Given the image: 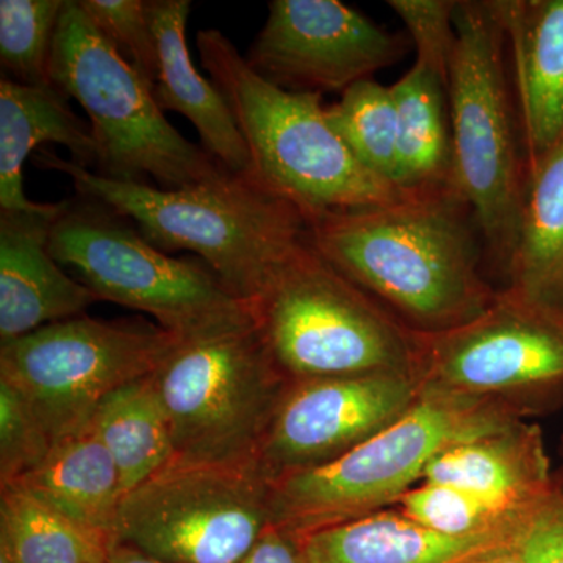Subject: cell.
Instances as JSON below:
<instances>
[{
	"mask_svg": "<svg viewBox=\"0 0 563 563\" xmlns=\"http://www.w3.org/2000/svg\"><path fill=\"white\" fill-rule=\"evenodd\" d=\"M507 298L563 324V140L526 169Z\"/></svg>",
	"mask_w": 563,
	"mask_h": 563,
	"instance_id": "ffe728a7",
	"label": "cell"
},
{
	"mask_svg": "<svg viewBox=\"0 0 563 563\" xmlns=\"http://www.w3.org/2000/svg\"><path fill=\"white\" fill-rule=\"evenodd\" d=\"M393 507L415 523L450 537L514 532L525 517L504 514L468 493L432 483L415 485Z\"/></svg>",
	"mask_w": 563,
	"mask_h": 563,
	"instance_id": "83f0119b",
	"label": "cell"
},
{
	"mask_svg": "<svg viewBox=\"0 0 563 563\" xmlns=\"http://www.w3.org/2000/svg\"><path fill=\"white\" fill-rule=\"evenodd\" d=\"M420 393V380L410 373L288 383L255 461L272 484L336 461L398 420Z\"/></svg>",
	"mask_w": 563,
	"mask_h": 563,
	"instance_id": "4fadbf2b",
	"label": "cell"
},
{
	"mask_svg": "<svg viewBox=\"0 0 563 563\" xmlns=\"http://www.w3.org/2000/svg\"><path fill=\"white\" fill-rule=\"evenodd\" d=\"M252 320L288 383L358 374H415L417 333L313 250L299 244L252 299Z\"/></svg>",
	"mask_w": 563,
	"mask_h": 563,
	"instance_id": "277c9868",
	"label": "cell"
},
{
	"mask_svg": "<svg viewBox=\"0 0 563 563\" xmlns=\"http://www.w3.org/2000/svg\"><path fill=\"white\" fill-rule=\"evenodd\" d=\"M13 485L110 548L117 544L124 490L117 463L91 421L55 442L46 461Z\"/></svg>",
	"mask_w": 563,
	"mask_h": 563,
	"instance_id": "44dd1931",
	"label": "cell"
},
{
	"mask_svg": "<svg viewBox=\"0 0 563 563\" xmlns=\"http://www.w3.org/2000/svg\"><path fill=\"white\" fill-rule=\"evenodd\" d=\"M514 547L525 563H563V495L551 490L521 518Z\"/></svg>",
	"mask_w": 563,
	"mask_h": 563,
	"instance_id": "1f68e13d",
	"label": "cell"
},
{
	"mask_svg": "<svg viewBox=\"0 0 563 563\" xmlns=\"http://www.w3.org/2000/svg\"><path fill=\"white\" fill-rule=\"evenodd\" d=\"M172 429L174 461L255 459L288 380L254 320L180 339L152 373Z\"/></svg>",
	"mask_w": 563,
	"mask_h": 563,
	"instance_id": "9c48e42d",
	"label": "cell"
},
{
	"mask_svg": "<svg viewBox=\"0 0 563 563\" xmlns=\"http://www.w3.org/2000/svg\"><path fill=\"white\" fill-rule=\"evenodd\" d=\"M512 540L473 555L463 563H525L517 548L514 547Z\"/></svg>",
	"mask_w": 563,
	"mask_h": 563,
	"instance_id": "836d02e7",
	"label": "cell"
},
{
	"mask_svg": "<svg viewBox=\"0 0 563 563\" xmlns=\"http://www.w3.org/2000/svg\"><path fill=\"white\" fill-rule=\"evenodd\" d=\"M79 3L103 38L154 91L158 54L147 0H79Z\"/></svg>",
	"mask_w": 563,
	"mask_h": 563,
	"instance_id": "f1b7e54d",
	"label": "cell"
},
{
	"mask_svg": "<svg viewBox=\"0 0 563 563\" xmlns=\"http://www.w3.org/2000/svg\"><path fill=\"white\" fill-rule=\"evenodd\" d=\"M325 117L369 173L401 190L398 121L390 87L374 79L357 81L340 101L325 106Z\"/></svg>",
	"mask_w": 563,
	"mask_h": 563,
	"instance_id": "484cf974",
	"label": "cell"
},
{
	"mask_svg": "<svg viewBox=\"0 0 563 563\" xmlns=\"http://www.w3.org/2000/svg\"><path fill=\"white\" fill-rule=\"evenodd\" d=\"M410 40L339 0H273L246 62L296 92H343L401 60Z\"/></svg>",
	"mask_w": 563,
	"mask_h": 563,
	"instance_id": "5bb4252c",
	"label": "cell"
},
{
	"mask_svg": "<svg viewBox=\"0 0 563 563\" xmlns=\"http://www.w3.org/2000/svg\"><path fill=\"white\" fill-rule=\"evenodd\" d=\"M49 252L79 274L98 301L147 313L180 339L252 320L250 303L201 258L172 257L98 199H66L52 225Z\"/></svg>",
	"mask_w": 563,
	"mask_h": 563,
	"instance_id": "ba28073f",
	"label": "cell"
},
{
	"mask_svg": "<svg viewBox=\"0 0 563 563\" xmlns=\"http://www.w3.org/2000/svg\"><path fill=\"white\" fill-rule=\"evenodd\" d=\"M514 532L443 536L388 507L301 539L306 563H463L510 542Z\"/></svg>",
	"mask_w": 563,
	"mask_h": 563,
	"instance_id": "7402d4cb",
	"label": "cell"
},
{
	"mask_svg": "<svg viewBox=\"0 0 563 563\" xmlns=\"http://www.w3.org/2000/svg\"><path fill=\"white\" fill-rule=\"evenodd\" d=\"M448 79L453 188L472 210L493 262L506 273L517 246L526 162L506 73V35L493 0H463Z\"/></svg>",
	"mask_w": 563,
	"mask_h": 563,
	"instance_id": "8992f818",
	"label": "cell"
},
{
	"mask_svg": "<svg viewBox=\"0 0 563 563\" xmlns=\"http://www.w3.org/2000/svg\"><path fill=\"white\" fill-rule=\"evenodd\" d=\"M147 10L157 43L154 98L158 107L187 118L201 136L203 150L222 168L250 174V152L228 102L213 81L192 65L187 44L190 0H147Z\"/></svg>",
	"mask_w": 563,
	"mask_h": 563,
	"instance_id": "ac0fdd59",
	"label": "cell"
},
{
	"mask_svg": "<svg viewBox=\"0 0 563 563\" xmlns=\"http://www.w3.org/2000/svg\"><path fill=\"white\" fill-rule=\"evenodd\" d=\"M66 0H2L0 62L22 85H49L55 32Z\"/></svg>",
	"mask_w": 563,
	"mask_h": 563,
	"instance_id": "4316f807",
	"label": "cell"
},
{
	"mask_svg": "<svg viewBox=\"0 0 563 563\" xmlns=\"http://www.w3.org/2000/svg\"><path fill=\"white\" fill-rule=\"evenodd\" d=\"M512 54L526 169L563 140V0H493Z\"/></svg>",
	"mask_w": 563,
	"mask_h": 563,
	"instance_id": "2e32d148",
	"label": "cell"
},
{
	"mask_svg": "<svg viewBox=\"0 0 563 563\" xmlns=\"http://www.w3.org/2000/svg\"><path fill=\"white\" fill-rule=\"evenodd\" d=\"M417 336L421 387L498 404L518 418L563 396V324L501 291L468 324Z\"/></svg>",
	"mask_w": 563,
	"mask_h": 563,
	"instance_id": "7c38bea8",
	"label": "cell"
},
{
	"mask_svg": "<svg viewBox=\"0 0 563 563\" xmlns=\"http://www.w3.org/2000/svg\"><path fill=\"white\" fill-rule=\"evenodd\" d=\"M421 483L450 485L515 517L553 490L542 433L521 420L446 448L429 463Z\"/></svg>",
	"mask_w": 563,
	"mask_h": 563,
	"instance_id": "e0dca14e",
	"label": "cell"
},
{
	"mask_svg": "<svg viewBox=\"0 0 563 563\" xmlns=\"http://www.w3.org/2000/svg\"><path fill=\"white\" fill-rule=\"evenodd\" d=\"M390 7L409 32L410 43L417 49V65L446 81L455 49L454 16L457 0H388Z\"/></svg>",
	"mask_w": 563,
	"mask_h": 563,
	"instance_id": "4dcf8cb0",
	"label": "cell"
},
{
	"mask_svg": "<svg viewBox=\"0 0 563 563\" xmlns=\"http://www.w3.org/2000/svg\"><path fill=\"white\" fill-rule=\"evenodd\" d=\"M40 169L65 174L77 195L120 211L147 242L166 252H195L240 299L251 303L277 265L307 240L301 211L251 174L221 172L177 190L109 179L40 150Z\"/></svg>",
	"mask_w": 563,
	"mask_h": 563,
	"instance_id": "7a4b0ae2",
	"label": "cell"
},
{
	"mask_svg": "<svg viewBox=\"0 0 563 563\" xmlns=\"http://www.w3.org/2000/svg\"><path fill=\"white\" fill-rule=\"evenodd\" d=\"M196 46L246 143L251 176L307 222L407 196L354 157L329 124L320 92L288 91L263 79L214 29L199 32Z\"/></svg>",
	"mask_w": 563,
	"mask_h": 563,
	"instance_id": "3957f363",
	"label": "cell"
},
{
	"mask_svg": "<svg viewBox=\"0 0 563 563\" xmlns=\"http://www.w3.org/2000/svg\"><path fill=\"white\" fill-rule=\"evenodd\" d=\"M51 84L80 103L109 179L177 190L225 168L166 120L143 77L103 38L79 0H66L55 32Z\"/></svg>",
	"mask_w": 563,
	"mask_h": 563,
	"instance_id": "52a82bcc",
	"label": "cell"
},
{
	"mask_svg": "<svg viewBox=\"0 0 563 563\" xmlns=\"http://www.w3.org/2000/svg\"><path fill=\"white\" fill-rule=\"evenodd\" d=\"M272 490L255 459L174 461L124 496L117 543L168 563H239L272 525Z\"/></svg>",
	"mask_w": 563,
	"mask_h": 563,
	"instance_id": "30bf717a",
	"label": "cell"
},
{
	"mask_svg": "<svg viewBox=\"0 0 563 563\" xmlns=\"http://www.w3.org/2000/svg\"><path fill=\"white\" fill-rule=\"evenodd\" d=\"M179 340L157 322L80 314L3 343L0 380L58 442L87 426L110 393L154 373Z\"/></svg>",
	"mask_w": 563,
	"mask_h": 563,
	"instance_id": "8fae6325",
	"label": "cell"
},
{
	"mask_svg": "<svg viewBox=\"0 0 563 563\" xmlns=\"http://www.w3.org/2000/svg\"><path fill=\"white\" fill-rule=\"evenodd\" d=\"M60 144L70 162L96 172L101 161L90 122L81 120L55 85L0 81V210H41L25 196L22 168L44 144Z\"/></svg>",
	"mask_w": 563,
	"mask_h": 563,
	"instance_id": "d6986e66",
	"label": "cell"
},
{
	"mask_svg": "<svg viewBox=\"0 0 563 563\" xmlns=\"http://www.w3.org/2000/svg\"><path fill=\"white\" fill-rule=\"evenodd\" d=\"M111 548L20 485L0 488V551L11 563H106Z\"/></svg>",
	"mask_w": 563,
	"mask_h": 563,
	"instance_id": "d4e9b609",
	"label": "cell"
},
{
	"mask_svg": "<svg viewBox=\"0 0 563 563\" xmlns=\"http://www.w3.org/2000/svg\"><path fill=\"white\" fill-rule=\"evenodd\" d=\"M239 563H306L301 536L269 525Z\"/></svg>",
	"mask_w": 563,
	"mask_h": 563,
	"instance_id": "d6a6232c",
	"label": "cell"
},
{
	"mask_svg": "<svg viewBox=\"0 0 563 563\" xmlns=\"http://www.w3.org/2000/svg\"><path fill=\"white\" fill-rule=\"evenodd\" d=\"M0 563H11L10 559L7 558V554L2 553V551H0Z\"/></svg>",
	"mask_w": 563,
	"mask_h": 563,
	"instance_id": "d590c367",
	"label": "cell"
},
{
	"mask_svg": "<svg viewBox=\"0 0 563 563\" xmlns=\"http://www.w3.org/2000/svg\"><path fill=\"white\" fill-rule=\"evenodd\" d=\"M54 444L31 404L0 380V488L20 483L38 468Z\"/></svg>",
	"mask_w": 563,
	"mask_h": 563,
	"instance_id": "f546056e",
	"label": "cell"
},
{
	"mask_svg": "<svg viewBox=\"0 0 563 563\" xmlns=\"http://www.w3.org/2000/svg\"><path fill=\"white\" fill-rule=\"evenodd\" d=\"M390 90L398 121L401 190L407 195L454 190L446 81L415 63Z\"/></svg>",
	"mask_w": 563,
	"mask_h": 563,
	"instance_id": "603a6c76",
	"label": "cell"
},
{
	"mask_svg": "<svg viewBox=\"0 0 563 563\" xmlns=\"http://www.w3.org/2000/svg\"><path fill=\"white\" fill-rule=\"evenodd\" d=\"M518 420L498 404L421 387L406 413L350 453L274 481L272 525L307 536L388 509L446 448Z\"/></svg>",
	"mask_w": 563,
	"mask_h": 563,
	"instance_id": "5b68a950",
	"label": "cell"
},
{
	"mask_svg": "<svg viewBox=\"0 0 563 563\" xmlns=\"http://www.w3.org/2000/svg\"><path fill=\"white\" fill-rule=\"evenodd\" d=\"M65 201L41 210H0V340L13 342L44 325L80 317L98 302L52 257L49 239Z\"/></svg>",
	"mask_w": 563,
	"mask_h": 563,
	"instance_id": "9a60e30c",
	"label": "cell"
},
{
	"mask_svg": "<svg viewBox=\"0 0 563 563\" xmlns=\"http://www.w3.org/2000/svg\"><path fill=\"white\" fill-rule=\"evenodd\" d=\"M473 224L454 190L418 192L313 218L307 240L407 329L435 335L476 320L498 298L481 272Z\"/></svg>",
	"mask_w": 563,
	"mask_h": 563,
	"instance_id": "6da1fadb",
	"label": "cell"
},
{
	"mask_svg": "<svg viewBox=\"0 0 563 563\" xmlns=\"http://www.w3.org/2000/svg\"><path fill=\"white\" fill-rule=\"evenodd\" d=\"M91 424L117 463L124 496L174 462L172 429L152 374L110 393Z\"/></svg>",
	"mask_w": 563,
	"mask_h": 563,
	"instance_id": "cb8c5ba5",
	"label": "cell"
},
{
	"mask_svg": "<svg viewBox=\"0 0 563 563\" xmlns=\"http://www.w3.org/2000/svg\"><path fill=\"white\" fill-rule=\"evenodd\" d=\"M106 563H168L161 559L152 558V555L129 547V544L117 543L109 551Z\"/></svg>",
	"mask_w": 563,
	"mask_h": 563,
	"instance_id": "e575fe53",
	"label": "cell"
}]
</instances>
